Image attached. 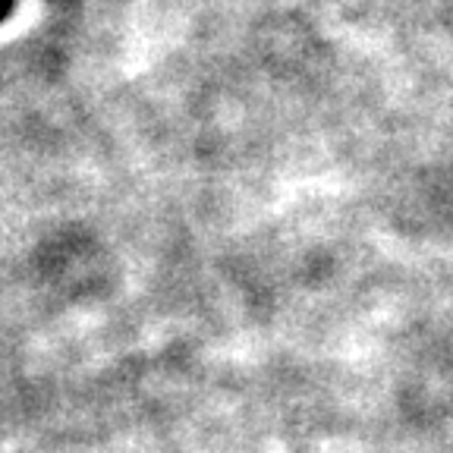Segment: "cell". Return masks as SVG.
Masks as SVG:
<instances>
[{
    "mask_svg": "<svg viewBox=\"0 0 453 453\" xmlns=\"http://www.w3.org/2000/svg\"><path fill=\"white\" fill-rule=\"evenodd\" d=\"M10 13H13V0H0V22L7 19Z\"/></svg>",
    "mask_w": 453,
    "mask_h": 453,
    "instance_id": "1",
    "label": "cell"
}]
</instances>
